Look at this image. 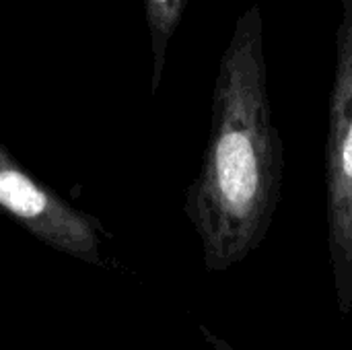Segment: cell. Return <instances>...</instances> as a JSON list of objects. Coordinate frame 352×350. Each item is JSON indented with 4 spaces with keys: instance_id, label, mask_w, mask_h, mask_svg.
<instances>
[{
    "instance_id": "1",
    "label": "cell",
    "mask_w": 352,
    "mask_h": 350,
    "mask_svg": "<svg viewBox=\"0 0 352 350\" xmlns=\"http://www.w3.org/2000/svg\"><path fill=\"white\" fill-rule=\"evenodd\" d=\"M283 177L285 151L268 93L262 14L252 4L221 56L208 144L184 202L208 272H227L260 248L280 202Z\"/></svg>"
},
{
    "instance_id": "3",
    "label": "cell",
    "mask_w": 352,
    "mask_h": 350,
    "mask_svg": "<svg viewBox=\"0 0 352 350\" xmlns=\"http://www.w3.org/2000/svg\"><path fill=\"white\" fill-rule=\"evenodd\" d=\"M0 215L52 250L80 262L103 264L105 229L93 215L74 208L47 184L35 179L0 142Z\"/></svg>"
},
{
    "instance_id": "4",
    "label": "cell",
    "mask_w": 352,
    "mask_h": 350,
    "mask_svg": "<svg viewBox=\"0 0 352 350\" xmlns=\"http://www.w3.org/2000/svg\"><path fill=\"white\" fill-rule=\"evenodd\" d=\"M188 2L190 0H144V14H146L151 56H153V74H151L153 95L161 87L165 64H167V54H169V43L184 19Z\"/></svg>"
},
{
    "instance_id": "2",
    "label": "cell",
    "mask_w": 352,
    "mask_h": 350,
    "mask_svg": "<svg viewBox=\"0 0 352 350\" xmlns=\"http://www.w3.org/2000/svg\"><path fill=\"white\" fill-rule=\"evenodd\" d=\"M326 217L336 307L352 314V0H342L326 138Z\"/></svg>"
}]
</instances>
